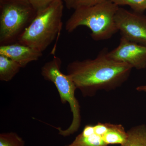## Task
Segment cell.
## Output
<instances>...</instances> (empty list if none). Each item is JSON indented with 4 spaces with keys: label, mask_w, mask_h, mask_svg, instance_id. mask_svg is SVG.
Instances as JSON below:
<instances>
[{
    "label": "cell",
    "mask_w": 146,
    "mask_h": 146,
    "mask_svg": "<svg viewBox=\"0 0 146 146\" xmlns=\"http://www.w3.org/2000/svg\"><path fill=\"white\" fill-rule=\"evenodd\" d=\"M59 0H29L36 11L44 9L53 3Z\"/></svg>",
    "instance_id": "obj_15"
},
{
    "label": "cell",
    "mask_w": 146,
    "mask_h": 146,
    "mask_svg": "<svg viewBox=\"0 0 146 146\" xmlns=\"http://www.w3.org/2000/svg\"><path fill=\"white\" fill-rule=\"evenodd\" d=\"M112 3L118 6L128 5L133 11L143 13L146 10V0H110Z\"/></svg>",
    "instance_id": "obj_14"
},
{
    "label": "cell",
    "mask_w": 146,
    "mask_h": 146,
    "mask_svg": "<svg viewBox=\"0 0 146 146\" xmlns=\"http://www.w3.org/2000/svg\"><path fill=\"white\" fill-rule=\"evenodd\" d=\"M22 68L21 65L5 56L0 54V80L9 82Z\"/></svg>",
    "instance_id": "obj_11"
},
{
    "label": "cell",
    "mask_w": 146,
    "mask_h": 146,
    "mask_svg": "<svg viewBox=\"0 0 146 146\" xmlns=\"http://www.w3.org/2000/svg\"><path fill=\"white\" fill-rule=\"evenodd\" d=\"M3 1V0H0V1Z\"/></svg>",
    "instance_id": "obj_19"
},
{
    "label": "cell",
    "mask_w": 146,
    "mask_h": 146,
    "mask_svg": "<svg viewBox=\"0 0 146 146\" xmlns=\"http://www.w3.org/2000/svg\"><path fill=\"white\" fill-rule=\"evenodd\" d=\"M128 137L125 143L120 146H146V125L133 127L127 131Z\"/></svg>",
    "instance_id": "obj_12"
},
{
    "label": "cell",
    "mask_w": 146,
    "mask_h": 146,
    "mask_svg": "<svg viewBox=\"0 0 146 146\" xmlns=\"http://www.w3.org/2000/svg\"><path fill=\"white\" fill-rule=\"evenodd\" d=\"M107 0H77L74 9L81 7L92 6L104 2Z\"/></svg>",
    "instance_id": "obj_16"
},
{
    "label": "cell",
    "mask_w": 146,
    "mask_h": 146,
    "mask_svg": "<svg viewBox=\"0 0 146 146\" xmlns=\"http://www.w3.org/2000/svg\"><path fill=\"white\" fill-rule=\"evenodd\" d=\"M104 49L94 59L76 60L68 64L67 74L84 97H92L98 91L115 90L127 80L133 68L110 58Z\"/></svg>",
    "instance_id": "obj_1"
},
{
    "label": "cell",
    "mask_w": 146,
    "mask_h": 146,
    "mask_svg": "<svg viewBox=\"0 0 146 146\" xmlns=\"http://www.w3.org/2000/svg\"><path fill=\"white\" fill-rule=\"evenodd\" d=\"M116 27L121 36L146 46V16L119 7L115 17Z\"/></svg>",
    "instance_id": "obj_6"
},
{
    "label": "cell",
    "mask_w": 146,
    "mask_h": 146,
    "mask_svg": "<svg viewBox=\"0 0 146 146\" xmlns=\"http://www.w3.org/2000/svg\"><path fill=\"white\" fill-rule=\"evenodd\" d=\"M0 146H25V143L18 134L11 131L0 134Z\"/></svg>",
    "instance_id": "obj_13"
},
{
    "label": "cell",
    "mask_w": 146,
    "mask_h": 146,
    "mask_svg": "<svg viewBox=\"0 0 146 146\" xmlns=\"http://www.w3.org/2000/svg\"><path fill=\"white\" fill-rule=\"evenodd\" d=\"M63 8V1L59 0L37 11L34 20L17 42L43 52L60 34Z\"/></svg>",
    "instance_id": "obj_3"
},
{
    "label": "cell",
    "mask_w": 146,
    "mask_h": 146,
    "mask_svg": "<svg viewBox=\"0 0 146 146\" xmlns=\"http://www.w3.org/2000/svg\"><path fill=\"white\" fill-rule=\"evenodd\" d=\"M119 8L110 0H107L92 6L76 9L65 23V30L72 33L78 27H86L91 30L93 40L110 39L118 31L115 17Z\"/></svg>",
    "instance_id": "obj_2"
},
{
    "label": "cell",
    "mask_w": 146,
    "mask_h": 146,
    "mask_svg": "<svg viewBox=\"0 0 146 146\" xmlns=\"http://www.w3.org/2000/svg\"><path fill=\"white\" fill-rule=\"evenodd\" d=\"M65 146H108L105 143L102 136L96 133L94 125L84 127L82 132L71 143Z\"/></svg>",
    "instance_id": "obj_9"
},
{
    "label": "cell",
    "mask_w": 146,
    "mask_h": 146,
    "mask_svg": "<svg viewBox=\"0 0 146 146\" xmlns=\"http://www.w3.org/2000/svg\"><path fill=\"white\" fill-rule=\"evenodd\" d=\"M107 54L110 58L126 63L136 70L146 68V46L131 42L123 36L117 46L108 52Z\"/></svg>",
    "instance_id": "obj_7"
},
{
    "label": "cell",
    "mask_w": 146,
    "mask_h": 146,
    "mask_svg": "<svg viewBox=\"0 0 146 146\" xmlns=\"http://www.w3.org/2000/svg\"><path fill=\"white\" fill-rule=\"evenodd\" d=\"M62 61L60 58L54 56L41 68V74L45 80L54 84L63 104L68 103L72 114V120L70 125L66 129L56 127L58 134L63 137L72 135L78 131L81 123V107L75 96L77 88L75 84L68 74L61 70Z\"/></svg>",
    "instance_id": "obj_4"
},
{
    "label": "cell",
    "mask_w": 146,
    "mask_h": 146,
    "mask_svg": "<svg viewBox=\"0 0 146 146\" xmlns=\"http://www.w3.org/2000/svg\"><path fill=\"white\" fill-rule=\"evenodd\" d=\"M128 137L127 131L121 124H114L108 123V128L106 133L103 136L105 143L110 145H123Z\"/></svg>",
    "instance_id": "obj_10"
},
{
    "label": "cell",
    "mask_w": 146,
    "mask_h": 146,
    "mask_svg": "<svg viewBox=\"0 0 146 146\" xmlns=\"http://www.w3.org/2000/svg\"><path fill=\"white\" fill-rule=\"evenodd\" d=\"M0 54L5 56L25 68L29 63L39 60L43 52L18 42L0 46Z\"/></svg>",
    "instance_id": "obj_8"
},
{
    "label": "cell",
    "mask_w": 146,
    "mask_h": 146,
    "mask_svg": "<svg viewBox=\"0 0 146 146\" xmlns=\"http://www.w3.org/2000/svg\"><path fill=\"white\" fill-rule=\"evenodd\" d=\"M136 90L140 92H146V85H141V86H138L136 88Z\"/></svg>",
    "instance_id": "obj_18"
},
{
    "label": "cell",
    "mask_w": 146,
    "mask_h": 146,
    "mask_svg": "<svg viewBox=\"0 0 146 146\" xmlns=\"http://www.w3.org/2000/svg\"><path fill=\"white\" fill-rule=\"evenodd\" d=\"M36 13L29 0L0 1V46L17 42Z\"/></svg>",
    "instance_id": "obj_5"
},
{
    "label": "cell",
    "mask_w": 146,
    "mask_h": 146,
    "mask_svg": "<svg viewBox=\"0 0 146 146\" xmlns=\"http://www.w3.org/2000/svg\"><path fill=\"white\" fill-rule=\"evenodd\" d=\"M65 3V6L69 9H74V6L77 0H62Z\"/></svg>",
    "instance_id": "obj_17"
}]
</instances>
